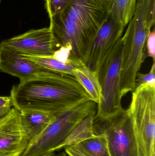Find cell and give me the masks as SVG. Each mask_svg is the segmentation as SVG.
I'll return each instance as SVG.
<instances>
[{"label": "cell", "mask_w": 155, "mask_h": 156, "mask_svg": "<svg viewBox=\"0 0 155 156\" xmlns=\"http://www.w3.org/2000/svg\"><path fill=\"white\" fill-rule=\"evenodd\" d=\"M29 143L20 112L12 108L0 119V156H22Z\"/></svg>", "instance_id": "10"}, {"label": "cell", "mask_w": 155, "mask_h": 156, "mask_svg": "<svg viewBox=\"0 0 155 156\" xmlns=\"http://www.w3.org/2000/svg\"><path fill=\"white\" fill-rule=\"evenodd\" d=\"M152 58L153 62L155 60V31L154 27L151 31L147 37L146 43L145 45L142 56V62H143L146 58Z\"/></svg>", "instance_id": "20"}, {"label": "cell", "mask_w": 155, "mask_h": 156, "mask_svg": "<svg viewBox=\"0 0 155 156\" xmlns=\"http://www.w3.org/2000/svg\"><path fill=\"white\" fill-rule=\"evenodd\" d=\"M13 106L10 96H0V119L7 115Z\"/></svg>", "instance_id": "21"}, {"label": "cell", "mask_w": 155, "mask_h": 156, "mask_svg": "<svg viewBox=\"0 0 155 156\" xmlns=\"http://www.w3.org/2000/svg\"><path fill=\"white\" fill-rule=\"evenodd\" d=\"M122 39V38H121ZM117 43L97 73L101 87V97L94 117L103 118L123 108L120 94L122 42Z\"/></svg>", "instance_id": "7"}, {"label": "cell", "mask_w": 155, "mask_h": 156, "mask_svg": "<svg viewBox=\"0 0 155 156\" xmlns=\"http://www.w3.org/2000/svg\"><path fill=\"white\" fill-rule=\"evenodd\" d=\"M22 56L48 70L71 75L73 76H74L75 69L86 66L82 60L71 58H70L66 62H64L56 59L53 56L46 57Z\"/></svg>", "instance_id": "13"}, {"label": "cell", "mask_w": 155, "mask_h": 156, "mask_svg": "<svg viewBox=\"0 0 155 156\" xmlns=\"http://www.w3.org/2000/svg\"><path fill=\"white\" fill-rule=\"evenodd\" d=\"M95 135L105 136L111 156H139L138 144L132 121L126 109L113 115L94 118Z\"/></svg>", "instance_id": "6"}, {"label": "cell", "mask_w": 155, "mask_h": 156, "mask_svg": "<svg viewBox=\"0 0 155 156\" xmlns=\"http://www.w3.org/2000/svg\"><path fill=\"white\" fill-rule=\"evenodd\" d=\"M126 112L133 126L139 156H155V87L144 84L136 88Z\"/></svg>", "instance_id": "4"}, {"label": "cell", "mask_w": 155, "mask_h": 156, "mask_svg": "<svg viewBox=\"0 0 155 156\" xmlns=\"http://www.w3.org/2000/svg\"><path fill=\"white\" fill-rule=\"evenodd\" d=\"M122 37L120 94L121 97L134 90L136 74L142 63V56L147 37L153 27L139 17L130 20Z\"/></svg>", "instance_id": "5"}, {"label": "cell", "mask_w": 155, "mask_h": 156, "mask_svg": "<svg viewBox=\"0 0 155 156\" xmlns=\"http://www.w3.org/2000/svg\"><path fill=\"white\" fill-rule=\"evenodd\" d=\"M74 76L82 85L92 101L99 104L101 87L97 73L85 66L74 71Z\"/></svg>", "instance_id": "14"}, {"label": "cell", "mask_w": 155, "mask_h": 156, "mask_svg": "<svg viewBox=\"0 0 155 156\" xmlns=\"http://www.w3.org/2000/svg\"><path fill=\"white\" fill-rule=\"evenodd\" d=\"M96 111L86 116L71 132L65 140L54 150V152L67 147H72L86 139L94 136L93 123Z\"/></svg>", "instance_id": "15"}, {"label": "cell", "mask_w": 155, "mask_h": 156, "mask_svg": "<svg viewBox=\"0 0 155 156\" xmlns=\"http://www.w3.org/2000/svg\"><path fill=\"white\" fill-rule=\"evenodd\" d=\"M125 27L110 12L89 49L85 62L86 66L97 74L103 63L122 38Z\"/></svg>", "instance_id": "8"}, {"label": "cell", "mask_w": 155, "mask_h": 156, "mask_svg": "<svg viewBox=\"0 0 155 156\" xmlns=\"http://www.w3.org/2000/svg\"><path fill=\"white\" fill-rule=\"evenodd\" d=\"M112 2L73 0L64 10L50 18L49 27L59 49L69 48L70 58L85 63L97 32L111 12Z\"/></svg>", "instance_id": "2"}, {"label": "cell", "mask_w": 155, "mask_h": 156, "mask_svg": "<svg viewBox=\"0 0 155 156\" xmlns=\"http://www.w3.org/2000/svg\"><path fill=\"white\" fill-rule=\"evenodd\" d=\"M96 103L86 101L56 114L52 122L35 139L30 142L22 156H42L54 152L86 116L95 111Z\"/></svg>", "instance_id": "3"}, {"label": "cell", "mask_w": 155, "mask_h": 156, "mask_svg": "<svg viewBox=\"0 0 155 156\" xmlns=\"http://www.w3.org/2000/svg\"><path fill=\"white\" fill-rule=\"evenodd\" d=\"M137 0H113L111 13L126 27L134 14Z\"/></svg>", "instance_id": "17"}, {"label": "cell", "mask_w": 155, "mask_h": 156, "mask_svg": "<svg viewBox=\"0 0 155 156\" xmlns=\"http://www.w3.org/2000/svg\"><path fill=\"white\" fill-rule=\"evenodd\" d=\"M2 46L0 58V71L2 72L18 78L21 81L50 71Z\"/></svg>", "instance_id": "11"}, {"label": "cell", "mask_w": 155, "mask_h": 156, "mask_svg": "<svg viewBox=\"0 0 155 156\" xmlns=\"http://www.w3.org/2000/svg\"><path fill=\"white\" fill-rule=\"evenodd\" d=\"M155 62L153 63L149 73L143 74L138 72L136 77L134 90L142 84H148L155 87Z\"/></svg>", "instance_id": "19"}, {"label": "cell", "mask_w": 155, "mask_h": 156, "mask_svg": "<svg viewBox=\"0 0 155 156\" xmlns=\"http://www.w3.org/2000/svg\"><path fill=\"white\" fill-rule=\"evenodd\" d=\"M0 2H1V0H0Z\"/></svg>", "instance_id": "26"}, {"label": "cell", "mask_w": 155, "mask_h": 156, "mask_svg": "<svg viewBox=\"0 0 155 156\" xmlns=\"http://www.w3.org/2000/svg\"><path fill=\"white\" fill-rule=\"evenodd\" d=\"M54 152H51V153H48L42 156H53L55 154Z\"/></svg>", "instance_id": "24"}, {"label": "cell", "mask_w": 155, "mask_h": 156, "mask_svg": "<svg viewBox=\"0 0 155 156\" xmlns=\"http://www.w3.org/2000/svg\"><path fill=\"white\" fill-rule=\"evenodd\" d=\"M10 97L19 112L37 111L53 115L92 100L75 77L51 70L20 81L13 86Z\"/></svg>", "instance_id": "1"}, {"label": "cell", "mask_w": 155, "mask_h": 156, "mask_svg": "<svg viewBox=\"0 0 155 156\" xmlns=\"http://www.w3.org/2000/svg\"><path fill=\"white\" fill-rule=\"evenodd\" d=\"M73 0H45V7L49 18L64 10Z\"/></svg>", "instance_id": "18"}, {"label": "cell", "mask_w": 155, "mask_h": 156, "mask_svg": "<svg viewBox=\"0 0 155 156\" xmlns=\"http://www.w3.org/2000/svg\"><path fill=\"white\" fill-rule=\"evenodd\" d=\"M53 156H67L66 153H64V152H61V153H59V154H55Z\"/></svg>", "instance_id": "23"}, {"label": "cell", "mask_w": 155, "mask_h": 156, "mask_svg": "<svg viewBox=\"0 0 155 156\" xmlns=\"http://www.w3.org/2000/svg\"><path fill=\"white\" fill-rule=\"evenodd\" d=\"M65 152L66 154L69 156H85L78 150L72 147H66Z\"/></svg>", "instance_id": "22"}, {"label": "cell", "mask_w": 155, "mask_h": 156, "mask_svg": "<svg viewBox=\"0 0 155 156\" xmlns=\"http://www.w3.org/2000/svg\"><path fill=\"white\" fill-rule=\"evenodd\" d=\"M20 112L21 121L30 143L45 130L56 115L37 111H25Z\"/></svg>", "instance_id": "12"}, {"label": "cell", "mask_w": 155, "mask_h": 156, "mask_svg": "<svg viewBox=\"0 0 155 156\" xmlns=\"http://www.w3.org/2000/svg\"><path fill=\"white\" fill-rule=\"evenodd\" d=\"M2 42L0 43V58H1V53H2Z\"/></svg>", "instance_id": "25"}, {"label": "cell", "mask_w": 155, "mask_h": 156, "mask_svg": "<svg viewBox=\"0 0 155 156\" xmlns=\"http://www.w3.org/2000/svg\"><path fill=\"white\" fill-rule=\"evenodd\" d=\"M2 43L4 47L22 55L52 56L59 49L49 27L32 29Z\"/></svg>", "instance_id": "9"}, {"label": "cell", "mask_w": 155, "mask_h": 156, "mask_svg": "<svg viewBox=\"0 0 155 156\" xmlns=\"http://www.w3.org/2000/svg\"><path fill=\"white\" fill-rule=\"evenodd\" d=\"M85 156H111L106 139L102 135H95L72 147Z\"/></svg>", "instance_id": "16"}]
</instances>
